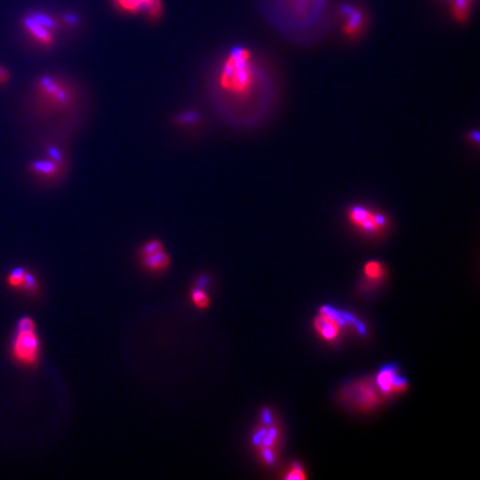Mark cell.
<instances>
[{
	"label": "cell",
	"instance_id": "obj_1",
	"mask_svg": "<svg viewBox=\"0 0 480 480\" xmlns=\"http://www.w3.org/2000/svg\"><path fill=\"white\" fill-rule=\"evenodd\" d=\"M216 88L235 115L260 125L274 114L280 100L274 69L247 47H233L219 64Z\"/></svg>",
	"mask_w": 480,
	"mask_h": 480
},
{
	"label": "cell",
	"instance_id": "obj_2",
	"mask_svg": "<svg viewBox=\"0 0 480 480\" xmlns=\"http://www.w3.org/2000/svg\"><path fill=\"white\" fill-rule=\"evenodd\" d=\"M266 8L276 30L291 41L310 43L327 30L326 0H273Z\"/></svg>",
	"mask_w": 480,
	"mask_h": 480
},
{
	"label": "cell",
	"instance_id": "obj_3",
	"mask_svg": "<svg viewBox=\"0 0 480 480\" xmlns=\"http://www.w3.org/2000/svg\"><path fill=\"white\" fill-rule=\"evenodd\" d=\"M36 97L48 111H65L73 107L75 93L69 82L55 76H44L36 84Z\"/></svg>",
	"mask_w": 480,
	"mask_h": 480
},
{
	"label": "cell",
	"instance_id": "obj_4",
	"mask_svg": "<svg viewBox=\"0 0 480 480\" xmlns=\"http://www.w3.org/2000/svg\"><path fill=\"white\" fill-rule=\"evenodd\" d=\"M346 216L350 226L365 236L380 237L389 228L387 216L366 205L355 204L348 207Z\"/></svg>",
	"mask_w": 480,
	"mask_h": 480
},
{
	"label": "cell",
	"instance_id": "obj_5",
	"mask_svg": "<svg viewBox=\"0 0 480 480\" xmlns=\"http://www.w3.org/2000/svg\"><path fill=\"white\" fill-rule=\"evenodd\" d=\"M380 391L375 381L369 379L355 381L343 390V396L348 404L361 411H370L381 402ZM382 396V395H381Z\"/></svg>",
	"mask_w": 480,
	"mask_h": 480
},
{
	"label": "cell",
	"instance_id": "obj_6",
	"mask_svg": "<svg viewBox=\"0 0 480 480\" xmlns=\"http://www.w3.org/2000/svg\"><path fill=\"white\" fill-rule=\"evenodd\" d=\"M23 27L37 44L49 47L55 43L53 30H56L57 25L53 18L41 14H34L25 18Z\"/></svg>",
	"mask_w": 480,
	"mask_h": 480
},
{
	"label": "cell",
	"instance_id": "obj_7",
	"mask_svg": "<svg viewBox=\"0 0 480 480\" xmlns=\"http://www.w3.org/2000/svg\"><path fill=\"white\" fill-rule=\"evenodd\" d=\"M39 341L36 335L35 329L32 330H19L16 336L12 352L21 364L34 365L38 358Z\"/></svg>",
	"mask_w": 480,
	"mask_h": 480
},
{
	"label": "cell",
	"instance_id": "obj_8",
	"mask_svg": "<svg viewBox=\"0 0 480 480\" xmlns=\"http://www.w3.org/2000/svg\"><path fill=\"white\" fill-rule=\"evenodd\" d=\"M314 328L317 335L327 343H334L341 336V321L328 307L321 308L319 315L315 318Z\"/></svg>",
	"mask_w": 480,
	"mask_h": 480
},
{
	"label": "cell",
	"instance_id": "obj_9",
	"mask_svg": "<svg viewBox=\"0 0 480 480\" xmlns=\"http://www.w3.org/2000/svg\"><path fill=\"white\" fill-rule=\"evenodd\" d=\"M115 6L128 15L145 12L152 21L159 19L163 14L161 0H114Z\"/></svg>",
	"mask_w": 480,
	"mask_h": 480
},
{
	"label": "cell",
	"instance_id": "obj_10",
	"mask_svg": "<svg viewBox=\"0 0 480 480\" xmlns=\"http://www.w3.org/2000/svg\"><path fill=\"white\" fill-rule=\"evenodd\" d=\"M375 384L382 396H393L396 393H404L408 389L406 380L399 376L393 368H385L377 375Z\"/></svg>",
	"mask_w": 480,
	"mask_h": 480
},
{
	"label": "cell",
	"instance_id": "obj_11",
	"mask_svg": "<svg viewBox=\"0 0 480 480\" xmlns=\"http://www.w3.org/2000/svg\"><path fill=\"white\" fill-rule=\"evenodd\" d=\"M257 445H260V456L265 463L274 464L275 454L274 447L277 445V438H278V431L276 428H262L257 431L256 434Z\"/></svg>",
	"mask_w": 480,
	"mask_h": 480
},
{
	"label": "cell",
	"instance_id": "obj_12",
	"mask_svg": "<svg viewBox=\"0 0 480 480\" xmlns=\"http://www.w3.org/2000/svg\"><path fill=\"white\" fill-rule=\"evenodd\" d=\"M343 12L345 15L343 32L350 38H357L364 30V16L356 9L345 8Z\"/></svg>",
	"mask_w": 480,
	"mask_h": 480
},
{
	"label": "cell",
	"instance_id": "obj_13",
	"mask_svg": "<svg viewBox=\"0 0 480 480\" xmlns=\"http://www.w3.org/2000/svg\"><path fill=\"white\" fill-rule=\"evenodd\" d=\"M30 170L38 177L55 178L61 172V161L53 157L38 160L32 163Z\"/></svg>",
	"mask_w": 480,
	"mask_h": 480
},
{
	"label": "cell",
	"instance_id": "obj_14",
	"mask_svg": "<svg viewBox=\"0 0 480 480\" xmlns=\"http://www.w3.org/2000/svg\"><path fill=\"white\" fill-rule=\"evenodd\" d=\"M8 282L12 287L17 288H23L25 290L34 291L37 286L35 278L30 275V273L23 271L21 268H18L16 271H12L10 276L8 277Z\"/></svg>",
	"mask_w": 480,
	"mask_h": 480
},
{
	"label": "cell",
	"instance_id": "obj_15",
	"mask_svg": "<svg viewBox=\"0 0 480 480\" xmlns=\"http://www.w3.org/2000/svg\"><path fill=\"white\" fill-rule=\"evenodd\" d=\"M170 264V258L166 251H160L143 256V265L152 271H160L166 269Z\"/></svg>",
	"mask_w": 480,
	"mask_h": 480
},
{
	"label": "cell",
	"instance_id": "obj_16",
	"mask_svg": "<svg viewBox=\"0 0 480 480\" xmlns=\"http://www.w3.org/2000/svg\"><path fill=\"white\" fill-rule=\"evenodd\" d=\"M364 276L370 282H379L382 279L386 274L385 267L382 264L377 260H370L364 266Z\"/></svg>",
	"mask_w": 480,
	"mask_h": 480
},
{
	"label": "cell",
	"instance_id": "obj_17",
	"mask_svg": "<svg viewBox=\"0 0 480 480\" xmlns=\"http://www.w3.org/2000/svg\"><path fill=\"white\" fill-rule=\"evenodd\" d=\"M192 300L196 307L201 309H205L209 306L210 299L204 289L196 287L192 291Z\"/></svg>",
	"mask_w": 480,
	"mask_h": 480
},
{
	"label": "cell",
	"instance_id": "obj_18",
	"mask_svg": "<svg viewBox=\"0 0 480 480\" xmlns=\"http://www.w3.org/2000/svg\"><path fill=\"white\" fill-rule=\"evenodd\" d=\"M199 122V115L195 111H185L177 117L178 125L190 126L195 125Z\"/></svg>",
	"mask_w": 480,
	"mask_h": 480
},
{
	"label": "cell",
	"instance_id": "obj_19",
	"mask_svg": "<svg viewBox=\"0 0 480 480\" xmlns=\"http://www.w3.org/2000/svg\"><path fill=\"white\" fill-rule=\"evenodd\" d=\"M163 242L155 239V240H150V242H146V244H144L143 248H141V255L146 256V255L157 253V251H163Z\"/></svg>",
	"mask_w": 480,
	"mask_h": 480
},
{
	"label": "cell",
	"instance_id": "obj_20",
	"mask_svg": "<svg viewBox=\"0 0 480 480\" xmlns=\"http://www.w3.org/2000/svg\"><path fill=\"white\" fill-rule=\"evenodd\" d=\"M284 478L288 480H304L306 479V475L300 466H293L288 470V475L284 476Z\"/></svg>",
	"mask_w": 480,
	"mask_h": 480
},
{
	"label": "cell",
	"instance_id": "obj_21",
	"mask_svg": "<svg viewBox=\"0 0 480 480\" xmlns=\"http://www.w3.org/2000/svg\"><path fill=\"white\" fill-rule=\"evenodd\" d=\"M19 330H32L35 329V323L30 318H23L18 325Z\"/></svg>",
	"mask_w": 480,
	"mask_h": 480
},
{
	"label": "cell",
	"instance_id": "obj_22",
	"mask_svg": "<svg viewBox=\"0 0 480 480\" xmlns=\"http://www.w3.org/2000/svg\"><path fill=\"white\" fill-rule=\"evenodd\" d=\"M9 78H10V75H9L8 70L3 68V66H0V84L8 82Z\"/></svg>",
	"mask_w": 480,
	"mask_h": 480
}]
</instances>
